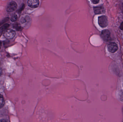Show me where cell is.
Masks as SVG:
<instances>
[{"label": "cell", "instance_id": "obj_1", "mask_svg": "<svg viewBox=\"0 0 123 122\" xmlns=\"http://www.w3.org/2000/svg\"><path fill=\"white\" fill-rule=\"evenodd\" d=\"M31 21L30 17L28 15H23L21 18L20 22L21 25L24 27H27L30 25Z\"/></svg>", "mask_w": 123, "mask_h": 122}, {"label": "cell", "instance_id": "obj_2", "mask_svg": "<svg viewBox=\"0 0 123 122\" xmlns=\"http://www.w3.org/2000/svg\"><path fill=\"white\" fill-rule=\"evenodd\" d=\"M98 22L100 27L102 28L106 27L108 25V19L105 15H102L99 17Z\"/></svg>", "mask_w": 123, "mask_h": 122}, {"label": "cell", "instance_id": "obj_3", "mask_svg": "<svg viewBox=\"0 0 123 122\" xmlns=\"http://www.w3.org/2000/svg\"><path fill=\"white\" fill-rule=\"evenodd\" d=\"M16 32L15 31L11 29H8L3 34V36L8 40L12 39L15 36Z\"/></svg>", "mask_w": 123, "mask_h": 122}, {"label": "cell", "instance_id": "obj_4", "mask_svg": "<svg viewBox=\"0 0 123 122\" xmlns=\"http://www.w3.org/2000/svg\"><path fill=\"white\" fill-rule=\"evenodd\" d=\"M17 8V5L15 1H11L9 3L7 7V12H13L15 11Z\"/></svg>", "mask_w": 123, "mask_h": 122}, {"label": "cell", "instance_id": "obj_5", "mask_svg": "<svg viewBox=\"0 0 123 122\" xmlns=\"http://www.w3.org/2000/svg\"><path fill=\"white\" fill-rule=\"evenodd\" d=\"M101 37L103 40L108 41L111 39V33L109 30H102L101 33Z\"/></svg>", "mask_w": 123, "mask_h": 122}, {"label": "cell", "instance_id": "obj_6", "mask_svg": "<svg viewBox=\"0 0 123 122\" xmlns=\"http://www.w3.org/2000/svg\"><path fill=\"white\" fill-rule=\"evenodd\" d=\"M108 48L109 51L111 53H114L118 50V47L117 44L114 42L110 43L108 46Z\"/></svg>", "mask_w": 123, "mask_h": 122}, {"label": "cell", "instance_id": "obj_7", "mask_svg": "<svg viewBox=\"0 0 123 122\" xmlns=\"http://www.w3.org/2000/svg\"><path fill=\"white\" fill-rule=\"evenodd\" d=\"M28 5L32 8H36L39 6V1L38 0H29L28 1Z\"/></svg>", "mask_w": 123, "mask_h": 122}, {"label": "cell", "instance_id": "obj_8", "mask_svg": "<svg viewBox=\"0 0 123 122\" xmlns=\"http://www.w3.org/2000/svg\"><path fill=\"white\" fill-rule=\"evenodd\" d=\"M94 10L95 14L96 15L102 14L104 12V8L103 6H98V7H94Z\"/></svg>", "mask_w": 123, "mask_h": 122}, {"label": "cell", "instance_id": "obj_9", "mask_svg": "<svg viewBox=\"0 0 123 122\" xmlns=\"http://www.w3.org/2000/svg\"><path fill=\"white\" fill-rule=\"evenodd\" d=\"M10 25L8 23L5 24L0 28V33H2L3 32H5L8 30V28L10 27Z\"/></svg>", "mask_w": 123, "mask_h": 122}, {"label": "cell", "instance_id": "obj_10", "mask_svg": "<svg viewBox=\"0 0 123 122\" xmlns=\"http://www.w3.org/2000/svg\"><path fill=\"white\" fill-rule=\"evenodd\" d=\"M13 28L18 31H21L22 30V27L17 23L13 25Z\"/></svg>", "mask_w": 123, "mask_h": 122}, {"label": "cell", "instance_id": "obj_11", "mask_svg": "<svg viewBox=\"0 0 123 122\" xmlns=\"http://www.w3.org/2000/svg\"><path fill=\"white\" fill-rule=\"evenodd\" d=\"M18 19V16L15 13V14H13V15H12V17L11 18V21L12 22H15L17 21Z\"/></svg>", "mask_w": 123, "mask_h": 122}, {"label": "cell", "instance_id": "obj_12", "mask_svg": "<svg viewBox=\"0 0 123 122\" xmlns=\"http://www.w3.org/2000/svg\"><path fill=\"white\" fill-rule=\"evenodd\" d=\"M9 20V18L8 17H7L5 18L4 19H3L1 21H0V26L5 23H6V22H7Z\"/></svg>", "mask_w": 123, "mask_h": 122}, {"label": "cell", "instance_id": "obj_13", "mask_svg": "<svg viewBox=\"0 0 123 122\" xmlns=\"http://www.w3.org/2000/svg\"><path fill=\"white\" fill-rule=\"evenodd\" d=\"M4 99L3 96L0 94V107H2L4 105Z\"/></svg>", "mask_w": 123, "mask_h": 122}, {"label": "cell", "instance_id": "obj_14", "mask_svg": "<svg viewBox=\"0 0 123 122\" xmlns=\"http://www.w3.org/2000/svg\"><path fill=\"white\" fill-rule=\"evenodd\" d=\"M25 8V5L24 4H22L21 6L19 8V10L18 11V12L19 14L22 12V11L24 10Z\"/></svg>", "mask_w": 123, "mask_h": 122}, {"label": "cell", "instance_id": "obj_15", "mask_svg": "<svg viewBox=\"0 0 123 122\" xmlns=\"http://www.w3.org/2000/svg\"><path fill=\"white\" fill-rule=\"evenodd\" d=\"M91 2L93 4H96L99 3V0H91Z\"/></svg>", "mask_w": 123, "mask_h": 122}, {"label": "cell", "instance_id": "obj_16", "mask_svg": "<svg viewBox=\"0 0 123 122\" xmlns=\"http://www.w3.org/2000/svg\"><path fill=\"white\" fill-rule=\"evenodd\" d=\"M120 28L121 30H123V22L121 24V25H120Z\"/></svg>", "mask_w": 123, "mask_h": 122}, {"label": "cell", "instance_id": "obj_17", "mask_svg": "<svg viewBox=\"0 0 123 122\" xmlns=\"http://www.w3.org/2000/svg\"><path fill=\"white\" fill-rule=\"evenodd\" d=\"M2 68L0 67V76L2 75Z\"/></svg>", "mask_w": 123, "mask_h": 122}, {"label": "cell", "instance_id": "obj_18", "mask_svg": "<svg viewBox=\"0 0 123 122\" xmlns=\"http://www.w3.org/2000/svg\"><path fill=\"white\" fill-rule=\"evenodd\" d=\"M0 122H7V121L4 119H2L0 120Z\"/></svg>", "mask_w": 123, "mask_h": 122}, {"label": "cell", "instance_id": "obj_19", "mask_svg": "<svg viewBox=\"0 0 123 122\" xmlns=\"http://www.w3.org/2000/svg\"><path fill=\"white\" fill-rule=\"evenodd\" d=\"M2 42L1 41H0V50L1 49V47H2Z\"/></svg>", "mask_w": 123, "mask_h": 122}, {"label": "cell", "instance_id": "obj_20", "mask_svg": "<svg viewBox=\"0 0 123 122\" xmlns=\"http://www.w3.org/2000/svg\"><path fill=\"white\" fill-rule=\"evenodd\" d=\"M122 10H123V4H122Z\"/></svg>", "mask_w": 123, "mask_h": 122}, {"label": "cell", "instance_id": "obj_21", "mask_svg": "<svg viewBox=\"0 0 123 122\" xmlns=\"http://www.w3.org/2000/svg\"><path fill=\"white\" fill-rule=\"evenodd\" d=\"M1 35V33H0V36Z\"/></svg>", "mask_w": 123, "mask_h": 122}, {"label": "cell", "instance_id": "obj_22", "mask_svg": "<svg viewBox=\"0 0 123 122\" xmlns=\"http://www.w3.org/2000/svg\"></svg>", "mask_w": 123, "mask_h": 122}]
</instances>
